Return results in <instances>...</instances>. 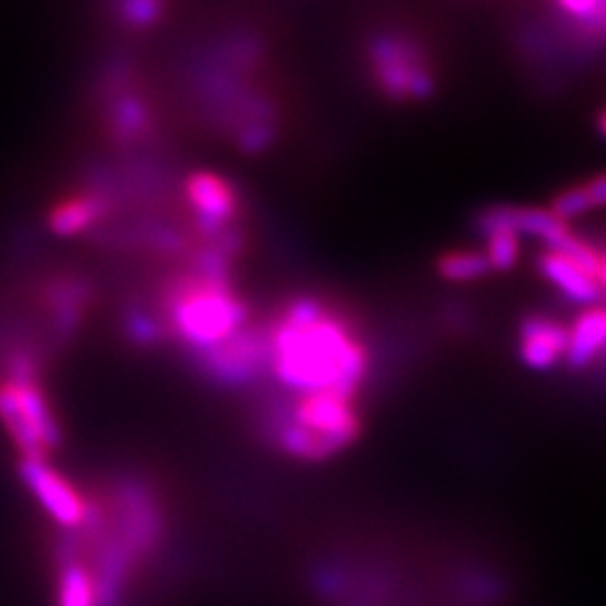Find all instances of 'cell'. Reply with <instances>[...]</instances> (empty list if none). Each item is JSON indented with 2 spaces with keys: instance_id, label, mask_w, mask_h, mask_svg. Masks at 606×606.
Instances as JSON below:
<instances>
[{
  "instance_id": "4fadbf2b",
  "label": "cell",
  "mask_w": 606,
  "mask_h": 606,
  "mask_svg": "<svg viewBox=\"0 0 606 606\" xmlns=\"http://www.w3.org/2000/svg\"><path fill=\"white\" fill-rule=\"evenodd\" d=\"M602 351H606V310L588 308L577 317V321L569 330L564 360L573 368H584Z\"/></svg>"
},
{
  "instance_id": "d6986e66",
  "label": "cell",
  "mask_w": 606,
  "mask_h": 606,
  "mask_svg": "<svg viewBox=\"0 0 606 606\" xmlns=\"http://www.w3.org/2000/svg\"><path fill=\"white\" fill-rule=\"evenodd\" d=\"M595 282L599 288H606V254H599V267L595 274Z\"/></svg>"
},
{
  "instance_id": "e0dca14e",
  "label": "cell",
  "mask_w": 606,
  "mask_h": 606,
  "mask_svg": "<svg viewBox=\"0 0 606 606\" xmlns=\"http://www.w3.org/2000/svg\"><path fill=\"white\" fill-rule=\"evenodd\" d=\"M164 14V5L159 3H126L120 8V21L131 30L153 27Z\"/></svg>"
},
{
  "instance_id": "5b68a950",
  "label": "cell",
  "mask_w": 606,
  "mask_h": 606,
  "mask_svg": "<svg viewBox=\"0 0 606 606\" xmlns=\"http://www.w3.org/2000/svg\"><path fill=\"white\" fill-rule=\"evenodd\" d=\"M0 420L25 454L23 459H43L59 445V422L36 387V368L27 357L12 362L10 382L0 387Z\"/></svg>"
},
{
  "instance_id": "ba28073f",
  "label": "cell",
  "mask_w": 606,
  "mask_h": 606,
  "mask_svg": "<svg viewBox=\"0 0 606 606\" xmlns=\"http://www.w3.org/2000/svg\"><path fill=\"white\" fill-rule=\"evenodd\" d=\"M185 200L205 232H220L239 213L236 187L213 172H196L185 180Z\"/></svg>"
},
{
  "instance_id": "30bf717a",
  "label": "cell",
  "mask_w": 606,
  "mask_h": 606,
  "mask_svg": "<svg viewBox=\"0 0 606 606\" xmlns=\"http://www.w3.org/2000/svg\"><path fill=\"white\" fill-rule=\"evenodd\" d=\"M569 330L558 321L546 317H530L521 323L519 355L526 366L546 371L555 366L566 355Z\"/></svg>"
},
{
  "instance_id": "7a4b0ae2",
  "label": "cell",
  "mask_w": 606,
  "mask_h": 606,
  "mask_svg": "<svg viewBox=\"0 0 606 606\" xmlns=\"http://www.w3.org/2000/svg\"><path fill=\"white\" fill-rule=\"evenodd\" d=\"M265 335V366L290 396L357 394L368 373L360 330L338 308L306 297L286 306Z\"/></svg>"
},
{
  "instance_id": "8992f818",
  "label": "cell",
  "mask_w": 606,
  "mask_h": 606,
  "mask_svg": "<svg viewBox=\"0 0 606 606\" xmlns=\"http://www.w3.org/2000/svg\"><path fill=\"white\" fill-rule=\"evenodd\" d=\"M368 70L375 86L396 101H418L433 90V73L422 47L403 34H379L371 41Z\"/></svg>"
},
{
  "instance_id": "7c38bea8",
  "label": "cell",
  "mask_w": 606,
  "mask_h": 606,
  "mask_svg": "<svg viewBox=\"0 0 606 606\" xmlns=\"http://www.w3.org/2000/svg\"><path fill=\"white\" fill-rule=\"evenodd\" d=\"M110 200L97 191L86 189L79 196L64 200L49 216V228L57 236H75L95 228L108 213Z\"/></svg>"
},
{
  "instance_id": "6da1fadb",
  "label": "cell",
  "mask_w": 606,
  "mask_h": 606,
  "mask_svg": "<svg viewBox=\"0 0 606 606\" xmlns=\"http://www.w3.org/2000/svg\"><path fill=\"white\" fill-rule=\"evenodd\" d=\"M62 546L59 606H120L164 539V510L148 485L120 481L88 502Z\"/></svg>"
},
{
  "instance_id": "2e32d148",
  "label": "cell",
  "mask_w": 606,
  "mask_h": 606,
  "mask_svg": "<svg viewBox=\"0 0 606 606\" xmlns=\"http://www.w3.org/2000/svg\"><path fill=\"white\" fill-rule=\"evenodd\" d=\"M591 209H593V205H591V198L584 187H571V189L562 191L553 200V207H550V211H553V216L560 218L562 223H566V220H571V218L584 216Z\"/></svg>"
},
{
  "instance_id": "277c9868",
  "label": "cell",
  "mask_w": 606,
  "mask_h": 606,
  "mask_svg": "<svg viewBox=\"0 0 606 606\" xmlns=\"http://www.w3.org/2000/svg\"><path fill=\"white\" fill-rule=\"evenodd\" d=\"M362 431L357 394L321 392L290 396L272 420L277 450L297 461H323L355 443Z\"/></svg>"
},
{
  "instance_id": "ac0fdd59",
  "label": "cell",
  "mask_w": 606,
  "mask_h": 606,
  "mask_svg": "<svg viewBox=\"0 0 606 606\" xmlns=\"http://www.w3.org/2000/svg\"><path fill=\"white\" fill-rule=\"evenodd\" d=\"M593 209L595 207H606V174H599L597 178H593L588 185H584Z\"/></svg>"
},
{
  "instance_id": "3957f363",
  "label": "cell",
  "mask_w": 606,
  "mask_h": 606,
  "mask_svg": "<svg viewBox=\"0 0 606 606\" xmlns=\"http://www.w3.org/2000/svg\"><path fill=\"white\" fill-rule=\"evenodd\" d=\"M167 321L176 338L202 357L250 328L247 308L225 279L220 263L194 269L172 286Z\"/></svg>"
},
{
  "instance_id": "52a82bcc",
  "label": "cell",
  "mask_w": 606,
  "mask_h": 606,
  "mask_svg": "<svg viewBox=\"0 0 606 606\" xmlns=\"http://www.w3.org/2000/svg\"><path fill=\"white\" fill-rule=\"evenodd\" d=\"M21 474L34 492L38 504L54 521L68 530H75L84 524L88 513V499L70 481L54 472L45 463V459H23Z\"/></svg>"
},
{
  "instance_id": "8fae6325",
  "label": "cell",
  "mask_w": 606,
  "mask_h": 606,
  "mask_svg": "<svg viewBox=\"0 0 606 606\" xmlns=\"http://www.w3.org/2000/svg\"><path fill=\"white\" fill-rule=\"evenodd\" d=\"M539 269L550 284L558 286L564 293V297L575 304L593 306L599 299L602 288L591 274L558 252L546 250L539 256Z\"/></svg>"
},
{
  "instance_id": "ffe728a7",
  "label": "cell",
  "mask_w": 606,
  "mask_h": 606,
  "mask_svg": "<svg viewBox=\"0 0 606 606\" xmlns=\"http://www.w3.org/2000/svg\"><path fill=\"white\" fill-rule=\"evenodd\" d=\"M599 131H602L604 137H606V113L599 118Z\"/></svg>"
},
{
  "instance_id": "9a60e30c",
  "label": "cell",
  "mask_w": 606,
  "mask_h": 606,
  "mask_svg": "<svg viewBox=\"0 0 606 606\" xmlns=\"http://www.w3.org/2000/svg\"><path fill=\"white\" fill-rule=\"evenodd\" d=\"M438 274L454 284L478 282L485 274H489V263L483 256V252H450L438 258Z\"/></svg>"
},
{
  "instance_id": "5bb4252c",
  "label": "cell",
  "mask_w": 606,
  "mask_h": 606,
  "mask_svg": "<svg viewBox=\"0 0 606 606\" xmlns=\"http://www.w3.org/2000/svg\"><path fill=\"white\" fill-rule=\"evenodd\" d=\"M483 236H485V250L483 256L489 263V269H513L519 261L521 254V243L519 236L502 225H487V223H478Z\"/></svg>"
},
{
  "instance_id": "9c48e42d",
  "label": "cell",
  "mask_w": 606,
  "mask_h": 606,
  "mask_svg": "<svg viewBox=\"0 0 606 606\" xmlns=\"http://www.w3.org/2000/svg\"><path fill=\"white\" fill-rule=\"evenodd\" d=\"M478 223L508 228L517 236H535L546 243V250H553L571 232L553 211L537 207H492L478 218Z\"/></svg>"
}]
</instances>
